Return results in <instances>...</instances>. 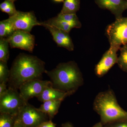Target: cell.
I'll return each instance as SVG.
<instances>
[{
	"label": "cell",
	"instance_id": "1",
	"mask_svg": "<svg viewBox=\"0 0 127 127\" xmlns=\"http://www.w3.org/2000/svg\"><path fill=\"white\" fill-rule=\"evenodd\" d=\"M46 70L45 62L37 57L20 53L10 69L8 88L18 90L25 82L40 79Z\"/></svg>",
	"mask_w": 127,
	"mask_h": 127
},
{
	"label": "cell",
	"instance_id": "2",
	"mask_svg": "<svg viewBox=\"0 0 127 127\" xmlns=\"http://www.w3.org/2000/svg\"><path fill=\"white\" fill-rule=\"evenodd\" d=\"M45 73L51 79L53 87L70 93H75L84 84L81 72L75 62L62 63Z\"/></svg>",
	"mask_w": 127,
	"mask_h": 127
},
{
	"label": "cell",
	"instance_id": "3",
	"mask_svg": "<svg viewBox=\"0 0 127 127\" xmlns=\"http://www.w3.org/2000/svg\"><path fill=\"white\" fill-rule=\"evenodd\" d=\"M93 109L100 116L103 126L115 121L127 119V112L119 105L112 89L100 92L94 99Z\"/></svg>",
	"mask_w": 127,
	"mask_h": 127
},
{
	"label": "cell",
	"instance_id": "4",
	"mask_svg": "<svg viewBox=\"0 0 127 127\" xmlns=\"http://www.w3.org/2000/svg\"><path fill=\"white\" fill-rule=\"evenodd\" d=\"M27 102L17 89L8 88L6 92L0 97V113L17 116L20 110Z\"/></svg>",
	"mask_w": 127,
	"mask_h": 127
},
{
	"label": "cell",
	"instance_id": "5",
	"mask_svg": "<svg viewBox=\"0 0 127 127\" xmlns=\"http://www.w3.org/2000/svg\"><path fill=\"white\" fill-rule=\"evenodd\" d=\"M110 46L120 48L127 44V17L116 19L106 30Z\"/></svg>",
	"mask_w": 127,
	"mask_h": 127
},
{
	"label": "cell",
	"instance_id": "6",
	"mask_svg": "<svg viewBox=\"0 0 127 127\" xmlns=\"http://www.w3.org/2000/svg\"><path fill=\"white\" fill-rule=\"evenodd\" d=\"M17 119L24 127H39L48 121V116L27 102L18 113Z\"/></svg>",
	"mask_w": 127,
	"mask_h": 127
},
{
	"label": "cell",
	"instance_id": "7",
	"mask_svg": "<svg viewBox=\"0 0 127 127\" xmlns=\"http://www.w3.org/2000/svg\"><path fill=\"white\" fill-rule=\"evenodd\" d=\"M8 19L16 30L30 32L35 26H42V22L37 21L32 11L25 12L17 11L14 15L9 17Z\"/></svg>",
	"mask_w": 127,
	"mask_h": 127
},
{
	"label": "cell",
	"instance_id": "8",
	"mask_svg": "<svg viewBox=\"0 0 127 127\" xmlns=\"http://www.w3.org/2000/svg\"><path fill=\"white\" fill-rule=\"evenodd\" d=\"M50 87H53L51 81L37 79L25 82L21 85L18 89L24 100L28 102L32 98L37 97L46 89Z\"/></svg>",
	"mask_w": 127,
	"mask_h": 127
},
{
	"label": "cell",
	"instance_id": "9",
	"mask_svg": "<svg viewBox=\"0 0 127 127\" xmlns=\"http://www.w3.org/2000/svg\"><path fill=\"white\" fill-rule=\"evenodd\" d=\"M11 48H17L32 52L35 46V36L30 32L16 30L7 38Z\"/></svg>",
	"mask_w": 127,
	"mask_h": 127
},
{
	"label": "cell",
	"instance_id": "10",
	"mask_svg": "<svg viewBox=\"0 0 127 127\" xmlns=\"http://www.w3.org/2000/svg\"><path fill=\"white\" fill-rule=\"evenodd\" d=\"M120 48L110 46L109 49L104 53L100 61L95 66V73L97 77H103L117 63L118 57L117 52Z\"/></svg>",
	"mask_w": 127,
	"mask_h": 127
},
{
	"label": "cell",
	"instance_id": "11",
	"mask_svg": "<svg viewBox=\"0 0 127 127\" xmlns=\"http://www.w3.org/2000/svg\"><path fill=\"white\" fill-rule=\"evenodd\" d=\"M42 26L50 31L53 40L58 46L64 48L69 51H73L74 45L69 32L59 30L52 26L43 24L42 22Z\"/></svg>",
	"mask_w": 127,
	"mask_h": 127
},
{
	"label": "cell",
	"instance_id": "12",
	"mask_svg": "<svg viewBox=\"0 0 127 127\" xmlns=\"http://www.w3.org/2000/svg\"><path fill=\"white\" fill-rule=\"evenodd\" d=\"M94 0L100 8L111 11L115 16L116 19L123 17V13L127 9V1L126 0Z\"/></svg>",
	"mask_w": 127,
	"mask_h": 127
},
{
	"label": "cell",
	"instance_id": "13",
	"mask_svg": "<svg viewBox=\"0 0 127 127\" xmlns=\"http://www.w3.org/2000/svg\"><path fill=\"white\" fill-rule=\"evenodd\" d=\"M71 95V94L69 93L50 87L46 89L40 95L36 97L39 101L44 102L51 100L63 101L67 97Z\"/></svg>",
	"mask_w": 127,
	"mask_h": 127
},
{
	"label": "cell",
	"instance_id": "14",
	"mask_svg": "<svg viewBox=\"0 0 127 127\" xmlns=\"http://www.w3.org/2000/svg\"><path fill=\"white\" fill-rule=\"evenodd\" d=\"M62 100H51L43 102L39 108L40 111L52 118L58 113Z\"/></svg>",
	"mask_w": 127,
	"mask_h": 127
},
{
	"label": "cell",
	"instance_id": "15",
	"mask_svg": "<svg viewBox=\"0 0 127 127\" xmlns=\"http://www.w3.org/2000/svg\"><path fill=\"white\" fill-rule=\"evenodd\" d=\"M43 24L52 26L59 30L70 32L73 28L72 26L65 21L59 19L57 16L49 19L48 20L42 22Z\"/></svg>",
	"mask_w": 127,
	"mask_h": 127
},
{
	"label": "cell",
	"instance_id": "16",
	"mask_svg": "<svg viewBox=\"0 0 127 127\" xmlns=\"http://www.w3.org/2000/svg\"><path fill=\"white\" fill-rule=\"evenodd\" d=\"M80 0H65L60 13L76 14L80 8Z\"/></svg>",
	"mask_w": 127,
	"mask_h": 127
},
{
	"label": "cell",
	"instance_id": "17",
	"mask_svg": "<svg viewBox=\"0 0 127 127\" xmlns=\"http://www.w3.org/2000/svg\"><path fill=\"white\" fill-rule=\"evenodd\" d=\"M16 30L8 18L0 22V38H8Z\"/></svg>",
	"mask_w": 127,
	"mask_h": 127
},
{
	"label": "cell",
	"instance_id": "18",
	"mask_svg": "<svg viewBox=\"0 0 127 127\" xmlns=\"http://www.w3.org/2000/svg\"><path fill=\"white\" fill-rule=\"evenodd\" d=\"M57 17L70 24L73 28H80L81 27V23L76 14H64L60 13Z\"/></svg>",
	"mask_w": 127,
	"mask_h": 127
},
{
	"label": "cell",
	"instance_id": "19",
	"mask_svg": "<svg viewBox=\"0 0 127 127\" xmlns=\"http://www.w3.org/2000/svg\"><path fill=\"white\" fill-rule=\"evenodd\" d=\"M9 45L7 38H0V61L7 63L9 57Z\"/></svg>",
	"mask_w": 127,
	"mask_h": 127
},
{
	"label": "cell",
	"instance_id": "20",
	"mask_svg": "<svg viewBox=\"0 0 127 127\" xmlns=\"http://www.w3.org/2000/svg\"><path fill=\"white\" fill-rule=\"evenodd\" d=\"M17 116L9 114L0 113V127H14Z\"/></svg>",
	"mask_w": 127,
	"mask_h": 127
},
{
	"label": "cell",
	"instance_id": "21",
	"mask_svg": "<svg viewBox=\"0 0 127 127\" xmlns=\"http://www.w3.org/2000/svg\"><path fill=\"white\" fill-rule=\"evenodd\" d=\"M120 55L118 57L117 64L120 69L127 72V44L120 48Z\"/></svg>",
	"mask_w": 127,
	"mask_h": 127
},
{
	"label": "cell",
	"instance_id": "22",
	"mask_svg": "<svg viewBox=\"0 0 127 127\" xmlns=\"http://www.w3.org/2000/svg\"><path fill=\"white\" fill-rule=\"evenodd\" d=\"M0 9L1 11L8 14L9 17L14 15L17 11L16 10L14 2L10 0H5L1 3Z\"/></svg>",
	"mask_w": 127,
	"mask_h": 127
},
{
	"label": "cell",
	"instance_id": "23",
	"mask_svg": "<svg viewBox=\"0 0 127 127\" xmlns=\"http://www.w3.org/2000/svg\"><path fill=\"white\" fill-rule=\"evenodd\" d=\"M10 76V70L7 66V63L0 61V83H7Z\"/></svg>",
	"mask_w": 127,
	"mask_h": 127
},
{
	"label": "cell",
	"instance_id": "24",
	"mask_svg": "<svg viewBox=\"0 0 127 127\" xmlns=\"http://www.w3.org/2000/svg\"><path fill=\"white\" fill-rule=\"evenodd\" d=\"M104 126L107 127H127V119L115 121Z\"/></svg>",
	"mask_w": 127,
	"mask_h": 127
},
{
	"label": "cell",
	"instance_id": "25",
	"mask_svg": "<svg viewBox=\"0 0 127 127\" xmlns=\"http://www.w3.org/2000/svg\"><path fill=\"white\" fill-rule=\"evenodd\" d=\"M7 83H0V97L1 96L7 91Z\"/></svg>",
	"mask_w": 127,
	"mask_h": 127
},
{
	"label": "cell",
	"instance_id": "26",
	"mask_svg": "<svg viewBox=\"0 0 127 127\" xmlns=\"http://www.w3.org/2000/svg\"><path fill=\"white\" fill-rule=\"evenodd\" d=\"M39 127H56L55 124L52 122L51 120H48L44 122L39 126Z\"/></svg>",
	"mask_w": 127,
	"mask_h": 127
},
{
	"label": "cell",
	"instance_id": "27",
	"mask_svg": "<svg viewBox=\"0 0 127 127\" xmlns=\"http://www.w3.org/2000/svg\"><path fill=\"white\" fill-rule=\"evenodd\" d=\"M14 127H24L17 118Z\"/></svg>",
	"mask_w": 127,
	"mask_h": 127
},
{
	"label": "cell",
	"instance_id": "28",
	"mask_svg": "<svg viewBox=\"0 0 127 127\" xmlns=\"http://www.w3.org/2000/svg\"><path fill=\"white\" fill-rule=\"evenodd\" d=\"M62 127H74L71 123L66 122L62 125Z\"/></svg>",
	"mask_w": 127,
	"mask_h": 127
},
{
	"label": "cell",
	"instance_id": "29",
	"mask_svg": "<svg viewBox=\"0 0 127 127\" xmlns=\"http://www.w3.org/2000/svg\"><path fill=\"white\" fill-rule=\"evenodd\" d=\"M103 125L101 122L97 123L92 127H103Z\"/></svg>",
	"mask_w": 127,
	"mask_h": 127
},
{
	"label": "cell",
	"instance_id": "30",
	"mask_svg": "<svg viewBox=\"0 0 127 127\" xmlns=\"http://www.w3.org/2000/svg\"><path fill=\"white\" fill-rule=\"evenodd\" d=\"M57 2H64L65 0H53Z\"/></svg>",
	"mask_w": 127,
	"mask_h": 127
},
{
	"label": "cell",
	"instance_id": "31",
	"mask_svg": "<svg viewBox=\"0 0 127 127\" xmlns=\"http://www.w3.org/2000/svg\"><path fill=\"white\" fill-rule=\"evenodd\" d=\"M10 0L12 1H13V2H14V1H15L16 0Z\"/></svg>",
	"mask_w": 127,
	"mask_h": 127
},
{
	"label": "cell",
	"instance_id": "32",
	"mask_svg": "<svg viewBox=\"0 0 127 127\" xmlns=\"http://www.w3.org/2000/svg\"><path fill=\"white\" fill-rule=\"evenodd\" d=\"M103 127H106V126H103Z\"/></svg>",
	"mask_w": 127,
	"mask_h": 127
},
{
	"label": "cell",
	"instance_id": "33",
	"mask_svg": "<svg viewBox=\"0 0 127 127\" xmlns=\"http://www.w3.org/2000/svg\"></svg>",
	"mask_w": 127,
	"mask_h": 127
},
{
	"label": "cell",
	"instance_id": "34",
	"mask_svg": "<svg viewBox=\"0 0 127 127\" xmlns=\"http://www.w3.org/2000/svg\"></svg>",
	"mask_w": 127,
	"mask_h": 127
}]
</instances>
